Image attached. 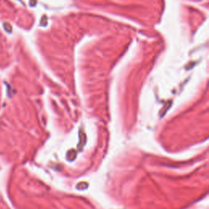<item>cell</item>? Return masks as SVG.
I'll return each instance as SVG.
<instances>
[{"label":"cell","instance_id":"6da1fadb","mask_svg":"<svg viewBox=\"0 0 209 209\" xmlns=\"http://www.w3.org/2000/svg\"><path fill=\"white\" fill-rule=\"evenodd\" d=\"M3 26H4L5 30H7L8 32H11V31H12V26H11L9 24H8V23H5V24L3 25Z\"/></svg>","mask_w":209,"mask_h":209}]
</instances>
